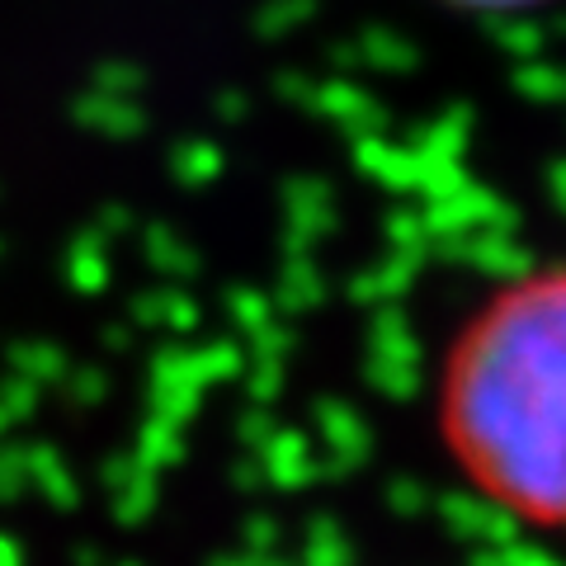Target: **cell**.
Returning a JSON list of instances; mask_svg holds the SVG:
<instances>
[{"label": "cell", "instance_id": "obj_1", "mask_svg": "<svg viewBox=\"0 0 566 566\" xmlns=\"http://www.w3.org/2000/svg\"><path fill=\"white\" fill-rule=\"evenodd\" d=\"M444 434L486 501L566 528V270L510 283L463 326L444 374Z\"/></svg>", "mask_w": 566, "mask_h": 566}, {"label": "cell", "instance_id": "obj_2", "mask_svg": "<svg viewBox=\"0 0 566 566\" xmlns=\"http://www.w3.org/2000/svg\"><path fill=\"white\" fill-rule=\"evenodd\" d=\"M486 6H510V0H486Z\"/></svg>", "mask_w": 566, "mask_h": 566}]
</instances>
